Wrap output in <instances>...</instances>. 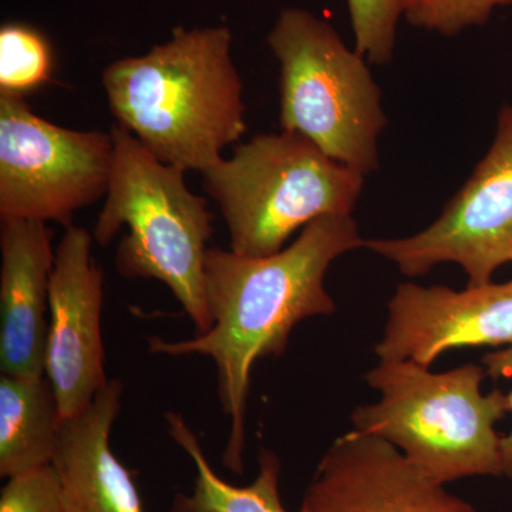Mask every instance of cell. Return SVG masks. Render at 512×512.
<instances>
[{"label":"cell","mask_w":512,"mask_h":512,"mask_svg":"<svg viewBox=\"0 0 512 512\" xmlns=\"http://www.w3.org/2000/svg\"><path fill=\"white\" fill-rule=\"evenodd\" d=\"M359 248H365V239L352 215H323L306 225L289 247L264 258L210 248L204 272L211 328L190 340L148 339L154 355L214 360L222 412L231 421L222 453L231 473H244L254 363L284 355L293 328L302 320L335 313L326 274L339 256Z\"/></svg>","instance_id":"obj_1"},{"label":"cell","mask_w":512,"mask_h":512,"mask_svg":"<svg viewBox=\"0 0 512 512\" xmlns=\"http://www.w3.org/2000/svg\"><path fill=\"white\" fill-rule=\"evenodd\" d=\"M227 26L174 29L167 42L101 76L117 126L178 170H205L247 133L244 84Z\"/></svg>","instance_id":"obj_2"},{"label":"cell","mask_w":512,"mask_h":512,"mask_svg":"<svg viewBox=\"0 0 512 512\" xmlns=\"http://www.w3.org/2000/svg\"><path fill=\"white\" fill-rule=\"evenodd\" d=\"M485 377L474 363L434 373L412 360H380L365 376L379 400L353 410V430L390 441L440 484L504 477L495 424L510 407L501 390L481 392Z\"/></svg>","instance_id":"obj_3"},{"label":"cell","mask_w":512,"mask_h":512,"mask_svg":"<svg viewBox=\"0 0 512 512\" xmlns=\"http://www.w3.org/2000/svg\"><path fill=\"white\" fill-rule=\"evenodd\" d=\"M110 131L113 170L93 239L106 247L127 227L116 252L119 274L163 282L198 333L207 332L212 319L204 268L214 232L207 200L187 187L184 171L158 160L123 127Z\"/></svg>","instance_id":"obj_4"},{"label":"cell","mask_w":512,"mask_h":512,"mask_svg":"<svg viewBox=\"0 0 512 512\" xmlns=\"http://www.w3.org/2000/svg\"><path fill=\"white\" fill-rule=\"evenodd\" d=\"M202 185L227 224L229 251L264 258L323 215H352L365 177L299 134H258L205 170Z\"/></svg>","instance_id":"obj_5"},{"label":"cell","mask_w":512,"mask_h":512,"mask_svg":"<svg viewBox=\"0 0 512 512\" xmlns=\"http://www.w3.org/2000/svg\"><path fill=\"white\" fill-rule=\"evenodd\" d=\"M268 46L279 63L281 130L363 175L376 171L389 121L366 57L349 49L328 20L302 8L279 13Z\"/></svg>","instance_id":"obj_6"},{"label":"cell","mask_w":512,"mask_h":512,"mask_svg":"<svg viewBox=\"0 0 512 512\" xmlns=\"http://www.w3.org/2000/svg\"><path fill=\"white\" fill-rule=\"evenodd\" d=\"M114 140L104 131L56 126L25 97L0 94V220L69 227L109 190Z\"/></svg>","instance_id":"obj_7"},{"label":"cell","mask_w":512,"mask_h":512,"mask_svg":"<svg viewBox=\"0 0 512 512\" xmlns=\"http://www.w3.org/2000/svg\"><path fill=\"white\" fill-rule=\"evenodd\" d=\"M365 248L409 278L457 264L468 285L493 282L512 255V106L498 111L487 154L433 224L412 237L365 239Z\"/></svg>","instance_id":"obj_8"},{"label":"cell","mask_w":512,"mask_h":512,"mask_svg":"<svg viewBox=\"0 0 512 512\" xmlns=\"http://www.w3.org/2000/svg\"><path fill=\"white\" fill-rule=\"evenodd\" d=\"M93 241L86 229L66 227L50 278L46 377L62 419L82 413L110 382L101 338L104 274Z\"/></svg>","instance_id":"obj_9"},{"label":"cell","mask_w":512,"mask_h":512,"mask_svg":"<svg viewBox=\"0 0 512 512\" xmlns=\"http://www.w3.org/2000/svg\"><path fill=\"white\" fill-rule=\"evenodd\" d=\"M298 512H481L431 480L390 441L352 430L333 441Z\"/></svg>","instance_id":"obj_10"},{"label":"cell","mask_w":512,"mask_h":512,"mask_svg":"<svg viewBox=\"0 0 512 512\" xmlns=\"http://www.w3.org/2000/svg\"><path fill=\"white\" fill-rule=\"evenodd\" d=\"M382 362L412 360L424 367L450 349L512 345V279L503 284L447 286L400 284L390 298Z\"/></svg>","instance_id":"obj_11"},{"label":"cell","mask_w":512,"mask_h":512,"mask_svg":"<svg viewBox=\"0 0 512 512\" xmlns=\"http://www.w3.org/2000/svg\"><path fill=\"white\" fill-rule=\"evenodd\" d=\"M0 254V370L46 376L53 232L45 222L2 221Z\"/></svg>","instance_id":"obj_12"},{"label":"cell","mask_w":512,"mask_h":512,"mask_svg":"<svg viewBox=\"0 0 512 512\" xmlns=\"http://www.w3.org/2000/svg\"><path fill=\"white\" fill-rule=\"evenodd\" d=\"M121 400L123 383L113 379L82 413L63 419L50 466L59 481L64 512H144L130 471L110 446Z\"/></svg>","instance_id":"obj_13"},{"label":"cell","mask_w":512,"mask_h":512,"mask_svg":"<svg viewBox=\"0 0 512 512\" xmlns=\"http://www.w3.org/2000/svg\"><path fill=\"white\" fill-rule=\"evenodd\" d=\"M62 414L52 384L43 377H0V476L15 477L50 466Z\"/></svg>","instance_id":"obj_14"},{"label":"cell","mask_w":512,"mask_h":512,"mask_svg":"<svg viewBox=\"0 0 512 512\" xmlns=\"http://www.w3.org/2000/svg\"><path fill=\"white\" fill-rule=\"evenodd\" d=\"M168 434L194 461L197 477L190 495L178 493L171 512H289L281 498V460L274 451L259 454L255 480L245 487L228 484L212 470L197 436L181 414H165Z\"/></svg>","instance_id":"obj_15"},{"label":"cell","mask_w":512,"mask_h":512,"mask_svg":"<svg viewBox=\"0 0 512 512\" xmlns=\"http://www.w3.org/2000/svg\"><path fill=\"white\" fill-rule=\"evenodd\" d=\"M55 55L47 37L23 23L0 29V94L26 97L52 79Z\"/></svg>","instance_id":"obj_16"},{"label":"cell","mask_w":512,"mask_h":512,"mask_svg":"<svg viewBox=\"0 0 512 512\" xmlns=\"http://www.w3.org/2000/svg\"><path fill=\"white\" fill-rule=\"evenodd\" d=\"M355 49L375 66L392 62L406 0H346Z\"/></svg>","instance_id":"obj_17"},{"label":"cell","mask_w":512,"mask_h":512,"mask_svg":"<svg viewBox=\"0 0 512 512\" xmlns=\"http://www.w3.org/2000/svg\"><path fill=\"white\" fill-rule=\"evenodd\" d=\"M512 0H406L403 18L417 29L453 37L483 26Z\"/></svg>","instance_id":"obj_18"},{"label":"cell","mask_w":512,"mask_h":512,"mask_svg":"<svg viewBox=\"0 0 512 512\" xmlns=\"http://www.w3.org/2000/svg\"><path fill=\"white\" fill-rule=\"evenodd\" d=\"M0 512H64L52 466L8 478L0 493Z\"/></svg>","instance_id":"obj_19"},{"label":"cell","mask_w":512,"mask_h":512,"mask_svg":"<svg viewBox=\"0 0 512 512\" xmlns=\"http://www.w3.org/2000/svg\"><path fill=\"white\" fill-rule=\"evenodd\" d=\"M483 366L487 376L500 379V377H512V345L487 353L483 356ZM508 407L512 413V392L507 394ZM501 453L504 461V477L512 478V430L501 439Z\"/></svg>","instance_id":"obj_20"},{"label":"cell","mask_w":512,"mask_h":512,"mask_svg":"<svg viewBox=\"0 0 512 512\" xmlns=\"http://www.w3.org/2000/svg\"><path fill=\"white\" fill-rule=\"evenodd\" d=\"M511 262H512V255H511Z\"/></svg>","instance_id":"obj_21"}]
</instances>
